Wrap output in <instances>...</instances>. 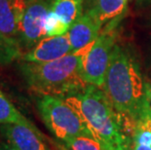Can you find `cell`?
I'll return each mask as SVG.
<instances>
[{"label": "cell", "instance_id": "cell-4", "mask_svg": "<svg viewBox=\"0 0 151 150\" xmlns=\"http://www.w3.org/2000/svg\"><path fill=\"white\" fill-rule=\"evenodd\" d=\"M115 19L104 25L99 37L83 56L80 65V75L86 84L102 88L105 76L117 44L119 29L122 19Z\"/></svg>", "mask_w": 151, "mask_h": 150}, {"label": "cell", "instance_id": "cell-15", "mask_svg": "<svg viewBox=\"0 0 151 150\" xmlns=\"http://www.w3.org/2000/svg\"><path fill=\"white\" fill-rule=\"evenodd\" d=\"M24 51L18 38L9 37L0 33V65H6L14 60H20Z\"/></svg>", "mask_w": 151, "mask_h": 150}, {"label": "cell", "instance_id": "cell-18", "mask_svg": "<svg viewBox=\"0 0 151 150\" xmlns=\"http://www.w3.org/2000/svg\"><path fill=\"white\" fill-rule=\"evenodd\" d=\"M0 150H17L11 143H9L8 141L3 142L0 144Z\"/></svg>", "mask_w": 151, "mask_h": 150}, {"label": "cell", "instance_id": "cell-17", "mask_svg": "<svg viewBox=\"0 0 151 150\" xmlns=\"http://www.w3.org/2000/svg\"><path fill=\"white\" fill-rule=\"evenodd\" d=\"M136 5L139 9H146L151 7V0H137Z\"/></svg>", "mask_w": 151, "mask_h": 150}, {"label": "cell", "instance_id": "cell-3", "mask_svg": "<svg viewBox=\"0 0 151 150\" xmlns=\"http://www.w3.org/2000/svg\"><path fill=\"white\" fill-rule=\"evenodd\" d=\"M91 45L53 62L20 60L19 69L28 89L40 97L54 95L62 98L83 90L87 84L80 75V65L83 56Z\"/></svg>", "mask_w": 151, "mask_h": 150}, {"label": "cell", "instance_id": "cell-2", "mask_svg": "<svg viewBox=\"0 0 151 150\" xmlns=\"http://www.w3.org/2000/svg\"><path fill=\"white\" fill-rule=\"evenodd\" d=\"M63 100L84 121L94 138L107 148L131 150V136L102 88L87 84L83 90Z\"/></svg>", "mask_w": 151, "mask_h": 150}, {"label": "cell", "instance_id": "cell-11", "mask_svg": "<svg viewBox=\"0 0 151 150\" xmlns=\"http://www.w3.org/2000/svg\"><path fill=\"white\" fill-rule=\"evenodd\" d=\"M28 0H0V33L17 38L19 24Z\"/></svg>", "mask_w": 151, "mask_h": 150}, {"label": "cell", "instance_id": "cell-16", "mask_svg": "<svg viewBox=\"0 0 151 150\" xmlns=\"http://www.w3.org/2000/svg\"><path fill=\"white\" fill-rule=\"evenodd\" d=\"M70 27L66 24L59 16L49 10L45 20V32L46 36H59L67 33Z\"/></svg>", "mask_w": 151, "mask_h": 150}, {"label": "cell", "instance_id": "cell-10", "mask_svg": "<svg viewBox=\"0 0 151 150\" xmlns=\"http://www.w3.org/2000/svg\"><path fill=\"white\" fill-rule=\"evenodd\" d=\"M128 0H85L84 12L104 27L115 19L124 17Z\"/></svg>", "mask_w": 151, "mask_h": 150}, {"label": "cell", "instance_id": "cell-7", "mask_svg": "<svg viewBox=\"0 0 151 150\" xmlns=\"http://www.w3.org/2000/svg\"><path fill=\"white\" fill-rule=\"evenodd\" d=\"M73 53L67 34L45 36L33 48L25 52L20 60L27 62H48Z\"/></svg>", "mask_w": 151, "mask_h": 150}, {"label": "cell", "instance_id": "cell-1", "mask_svg": "<svg viewBox=\"0 0 151 150\" xmlns=\"http://www.w3.org/2000/svg\"><path fill=\"white\" fill-rule=\"evenodd\" d=\"M102 89L130 136L137 124L151 119V88L130 47L115 45Z\"/></svg>", "mask_w": 151, "mask_h": 150}, {"label": "cell", "instance_id": "cell-13", "mask_svg": "<svg viewBox=\"0 0 151 150\" xmlns=\"http://www.w3.org/2000/svg\"><path fill=\"white\" fill-rule=\"evenodd\" d=\"M58 140L56 146L59 150H110L94 136H80Z\"/></svg>", "mask_w": 151, "mask_h": 150}, {"label": "cell", "instance_id": "cell-6", "mask_svg": "<svg viewBox=\"0 0 151 150\" xmlns=\"http://www.w3.org/2000/svg\"><path fill=\"white\" fill-rule=\"evenodd\" d=\"M51 0L28 1L19 24L17 38L24 54L46 36L45 20L50 10Z\"/></svg>", "mask_w": 151, "mask_h": 150}, {"label": "cell", "instance_id": "cell-14", "mask_svg": "<svg viewBox=\"0 0 151 150\" xmlns=\"http://www.w3.org/2000/svg\"><path fill=\"white\" fill-rule=\"evenodd\" d=\"M4 124H22L34 126L14 106L8 98L0 90V125Z\"/></svg>", "mask_w": 151, "mask_h": 150}, {"label": "cell", "instance_id": "cell-19", "mask_svg": "<svg viewBox=\"0 0 151 150\" xmlns=\"http://www.w3.org/2000/svg\"><path fill=\"white\" fill-rule=\"evenodd\" d=\"M133 150H151V145L134 144L133 145Z\"/></svg>", "mask_w": 151, "mask_h": 150}, {"label": "cell", "instance_id": "cell-9", "mask_svg": "<svg viewBox=\"0 0 151 150\" xmlns=\"http://www.w3.org/2000/svg\"><path fill=\"white\" fill-rule=\"evenodd\" d=\"M102 27L89 14L83 13L81 17L71 24L66 33L73 52H77L94 43Z\"/></svg>", "mask_w": 151, "mask_h": 150}, {"label": "cell", "instance_id": "cell-5", "mask_svg": "<svg viewBox=\"0 0 151 150\" xmlns=\"http://www.w3.org/2000/svg\"><path fill=\"white\" fill-rule=\"evenodd\" d=\"M37 108L48 130L58 139L94 136L84 121L62 98L41 95L37 100Z\"/></svg>", "mask_w": 151, "mask_h": 150}, {"label": "cell", "instance_id": "cell-8", "mask_svg": "<svg viewBox=\"0 0 151 150\" xmlns=\"http://www.w3.org/2000/svg\"><path fill=\"white\" fill-rule=\"evenodd\" d=\"M0 133L17 150H51L35 126L4 124L0 126Z\"/></svg>", "mask_w": 151, "mask_h": 150}, {"label": "cell", "instance_id": "cell-20", "mask_svg": "<svg viewBox=\"0 0 151 150\" xmlns=\"http://www.w3.org/2000/svg\"><path fill=\"white\" fill-rule=\"evenodd\" d=\"M146 25H147V27H151V14H150V16L148 17V19H147V21H146Z\"/></svg>", "mask_w": 151, "mask_h": 150}, {"label": "cell", "instance_id": "cell-12", "mask_svg": "<svg viewBox=\"0 0 151 150\" xmlns=\"http://www.w3.org/2000/svg\"><path fill=\"white\" fill-rule=\"evenodd\" d=\"M85 0H51L50 10L71 27L84 13Z\"/></svg>", "mask_w": 151, "mask_h": 150}, {"label": "cell", "instance_id": "cell-21", "mask_svg": "<svg viewBox=\"0 0 151 150\" xmlns=\"http://www.w3.org/2000/svg\"><path fill=\"white\" fill-rule=\"evenodd\" d=\"M28 1H34V0H28Z\"/></svg>", "mask_w": 151, "mask_h": 150}]
</instances>
